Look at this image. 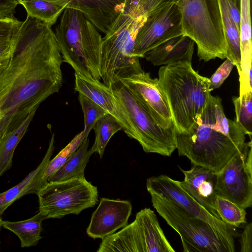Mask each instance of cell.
<instances>
[{
	"label": "cell",
	"instance_id": "obj_1",
	"mask_svg": "<svg viewBox=\"0 0 252 252\" xmlns=\"http://www.w3.org/2000/svg\"><path fill=\"white\" fill-rule=\"evenodd\" d=\"M63 62L51 27L27 16L13 34L10 61L0 73V132L17 127L60 91Z\"/></svg>",
	"mask_w": 252,
	"mask_h": 252
},
{
	"label": "cell",
	"instance_id": "obj_2",
	"mask_svg": "<svg viewBox=\"0 0 252 252\" xmlns=\"http://www.w3.org/2000/svg\"><path fill=\"white\" fill-rule=\"evenodd\" d=\"M175 132L179 156L216 172L244 145L247 135L235 120L226 117L221 98L211 94L189 131Z\"/></svg>",
	"mask_w": 252,
	"mask_h": 252
},
{
	"label": "cell",
	"instance_id": "obj_3",
	"mask_svg": "<svg viewBox=\"0 0 252 252\" xmlns=\"http://www.w3.org/2000/svg\"><path fill=\"white\" fill-rule=\"evenodd\" d=\"M110 87L115 118L127 136L138 141L146 153L170 156L176 149L174 124L168 125L120 81Z\"/></svg>",
	"mask_w": 252,
	"mask_h": 252
},
{
	"label": "cell",
	"instance_id": "obj_4",
	"mask_svg": "<svg viewBox=\"0 0 252 252\" xmlns=\"http://www.w3.org/2000/svg\"><path fill=\"white\" fill-rule=\"evenodd\" d=\"M158 75L175 131L188 132L208 102L211 91L209 78L200 75L191 63L187 62L161 66Z\"/></svg>",
	"mask_w": 252,
	"mask_h": 252
},
{
	"label": "cell",
	"instance_id": "obj_5",
	"mask_svg": "<svg viewBox=\"0 0 252 252\" xmlns=\"http://www.w3.org/2000/svg\"><path fill=\"white\" fill-rule=\"evenodd\" d=\"M54 33L63 62L75 73L100 81L102 37L85 15L65 8Z\"/></svg>",
	"mask_w": 252,
	"mask_h": 252
},
{
	"label": "cell",
	"instance_id": "obj_6",
	"mask_svg": "<svg viewBox=\"0 0 252 252\" xmlns=\"http://www.w3.org/2000/svg\"><path fill=\"white\" fill-rule=\"evenodd\" d=\"M183 34L197 47L200 60L226 58L227 42L220 0H177Z\"/></svg>",
	"mask_w": 252,
	"mask_h": 252
},
{
	"label": "cell",
	"instance_id": "obj_7",
	"mask_svg": "<svg viewBox=\"0 0 252 252\" xmlns=\"http://www.w3.org/2000/svg\"><path fill=\"white\" fill-rule=\"evenodd\" d=\"M153 207L180 235L184 252H234V241L168 200L151 193Z\"/></svg>",
	"mask_w": 252,
	"mask_h": 252
},
{
	"label": "cell",
	"instance_id": "obj_8",
	"mask_svg": "<svg viewBox=\"0 0 252 252\" xmlns=\"http://www.w3.org/2000/svg\"><path fill=\"white\" fill-rule=\"evenodd\" d=\"M97 252H174L154 211L145 208L134 221L102 239Z\"/></svg>",
	"mask_w": 252,
	"mask_h": 252
},
{
	"label": "cell",
	"instance_id": "obj_9",
	"mask_svg": "<svg viewBox=\"0 0 252 252\" xmlns=\"http://www.w3.org/2000/svg\"><path fill=\"white\" fill-rule=\"evenodd\" d=\"M156 10L152 0H125L122 11L102 38V52L118 62L134 59L136 36Z\"/></svg>",
	"mask_w": 252,
	"mask_h": 252
},
{
	"label": "cell",
	"instance_id": "obj_10",
	"mask_svg": "<svg viewBox=\"0 0 252 252\" xmlns=\"http://www.w3.org/2000/svg\"><path fill=\"white\" fill-rule=\"evenodd\" d=\"M39 210L44 220L78 215L98 202L97 187L85 179L48 182L38 192Z\"/></svg>",
	"mask_w": 252,
	"mask_h": 252
},
{
	"label": "cell",
	"instance_id": "obj_11",
	"mask_svg": "<svg viewBox=\"0 0 252 252\" xmlns=\"http://www.w3.org/2000/svg\"><path fill=\"white\" fill-rule=\"evenodd\" d=\"M216 190L218 195L244 209L252 206V139L217 172Z\"/></svg>",
	"mask_w": 252,
	"mask_h": 252
},
{
	"label": "cell",
	"instance_id": "obj_12",
	"mask_svg": "<svg viewBox=\"0 0 252 252\" xmlns=\"http://www.w3.org/2000/svg\"><path fill=\"white\" fill-rule=\"evenodd\" d=\"M146 188L149 193H154L168 200L190 214L206 221L223 236L234 241V227L214 217L197 203L182 187L179 181L162 174L148 178Z\"/></svg>",
	"mask_w": 252,
	"mask_h": 252
},
{
	"label": "cell",
	"instance_id": "obj_13",
	"mask_svg": "<svg viewBox=\"0 0 252 252\" xmlns=\"http://www.w3.org/2000/svg\"><path fill=\"white\" fill-rule=\"evenodd\" d=\"M183 34L182 16L176 2L169 4L149 15L138 32L134 52L139 58L172 38Z\"/></svg>",
	"mask_w": 252,
	"mask_h": 252
},
{
	"label": "cell",
	"instance_id": "obj_14",
	"mask_svg": "<svg viewBox=\"0 0 252 252\" xmlns=\"http://www.w3.org/2000/svg\"><path fill=\"white\" fill-rule=\"evenodd\" d=\"M132 208L128 200L101 198L87 228L88 235L102 239L115 233L127 224Z\"/></svg>",
	"mask_w": 252,
	"mask_h": 252
},
{
	"label": "cell",
	"instance_id": "obj_15",
	"mask_svg": "<svg viewBox=\"0 0 252 252\" xmlns=\"http://www.w3.org/2000/svg\"><path fill=\"white\" fill-rule=\"evenodd\" d=\"M120 81L168 125L174 124L167 99L161 90L158 78H152L143 70Z\"/></svg>",
	"mask_w": 252,
	"mask_h": 252
},
{
	"label": "cell",
	"instance_id": "obj_16",
	"mask_svg": "<svg viewBox=\"0 0 252 252\" xmlns=\"http://www.w3.org/2000/svg\"><path fill=\"white\" fill-rule=\"evenodd\" d=\"M179 168L184 175V180L180 181L182 187L197 203L220 220L215 208L218 196L217 172L210 168L193 164L188 170Z\"/></svg>",
	"mask_w": 252,
	"mask_h": 252
},
{
	"label": "cell",
	"instance_id": "obj_17",
	"mask_svg": "<svg viewBox=\"0 0 252 252\" xmlns=\"http://www.w3.org/2000/svg\"><path fill=\"white\" fill-rule=\"evenodd\" d=\"M65 3L66 8L81 12L98 31L105 34L123 7L125 0H45Z\"/></svg>",
	"mask_w": 252,
	"mask_h": 252
},
{
	"label": "cell",
	"instance_id": "obj_18",
	"mask_svg": "<svg viewBox=\"0 0 252 252\" xmlns=\"http://www.w3.org/2000/svg\"><path fill=\"white\" fill-rule=\"evenodd\" d=\"M194 44L190 38L182 34L148 51L143 58L156 66L184 62L191 63Z\"/></svg>",
	"mask_w": 252,
	"mask_h": 252
},
{
	"label": "cell",
	"instance_id": "obj_19",
	"mask_svg": "<svg viewBox=\"0 0 252 252\" xmlns=\"http://www.w3.org/2000/svg\"><path fill=\"white\" fill-rule=\"evenodd\" d=\"M54 138L53 134L46 153L37 167L18 185L6 191L0 193V216L15 201L26 194H37L39 190L48 183L43 180V176L54 151Z\"/></svg>",
	"mask_w": 252,
	"mask_h": 252
},
{
	"label": "cell",
	"instance_id": "obj_20",
	"mask_svg": "<svg viewBox=\"0 0 252 252\" xmlns=\"http://www.w3.org/2000/svg\"><path fill=\"white\" fill-rule=\"evenodd\" d=\"M240 38L241 50V70L239 73L240 88H252V44L250 11V0H241Z\"/></svg>",
	"mask_w": 252,
	"mask_h": 252
},
{
	"label": "cell",
	"instance_id": "obj_21",
	"mask_svg": "<svg viewBox=\"0 0 252 252\" xmlns=\"http://www.w3.org/2000/svg\"><path fill=\"white\" fill-rule=\"evenodd\" d=\"M75 75V91L88 97L115 117V99L110 87L100 81L77 73Z\"/></svg>",
	"mask_w": 252,
	"mask_h": 252
},
{
	"label": "cell",
	"instance_id": "obj_22",
	"mask_svg": "<svg viewBox=\"0 0 252 252\" xmlns=\"http://www.w3.org/2000/svg\"><path fill=\"white\" fill-rule=\"evenodd\" d=\"M89 140H85L48 182L66 181L72 179H85L84 171L91 155L94 153L88 149Z\"/></svg>",
	"mask_w": 252,
	"mask_h": 252
},
{
	"label": "cell",
	"instance_id": "obj_23",
	"mask_svg": "<svg viewBox=\"0 0 252 252\" xmlns=\"http://www.w3.org/2000/svg\"><path fill=\"white\" fill-rule=\"evenodd\" d=\"M44 220L43 216L39 212L24 220L11 222L1 220L0 225L19 237L22 247H29L35 246L41 239L42 222Z\"/></svg>",
	"mask_w": 252,
	"mask_h": 252
},
{
	"label": "cell",
	"instance_id": "obj_24",
	"mask_svg": "<svg viewBox=\"0 0 252 252\" xmlns=\"http://www.w3.org/2000/svg\"><path fill=\"white\" fill-rule=\"evenodd\" d=\"M35 112H32L17 127L3 135L0 142V176L11 167L14 151L26 133Z\"/></svg>",
	"mask_w": 252,
	"mask_h": 252
},
{
	"label": "cell",
	"instance_id": "obj_25",
	"mask_svg": "<svg viewBox=\"0 0 252 252\" xmlns=\"http://www.w3.org/2000/svg\"><path fill=\"white\" fill-rule=\"evenodd\" d=\"M19 3L24 7L27 16L40 21L51 27L56 23L67 6L65 3L45 0H19Z\"/></svg>",
	"mask_w": 252,
	"mask_h": 252
},
{
	"label": "cell",
	"instance_id": "obj_26",
	"mask_svg": "<svg viewBox=\"0 0 252 252\" xmlns=\"http://www.w3.org/2000/svg\"><path fill=\"white\" fill-rule=\"evenodd\" d=\"M223 25L227 42V56L236 66L238 73L241 70V50L240 33L232 19L224 0H220Z\"/></svg>",
	"mask_w": 252,
	"mask_h": 252
},
{
	"label": "cell",
	"instance_id": "obj_27",
	"mask_svg": "<svg viewBox=\"0 0 252 252\" xmlns=\"http://www.w3.org/2000/svg\"><path fill=\"white\" fill-rule=\"evenodd\" d=\"M93 129L95 132V140L91 149L94 153H97L102 158L111 138L122 128L116 118L107 113L96 121Z\"/></svg>",
	"mask_w": 252,
	"mask_h": 252
},
{
	"label": "cell",
	"instance_id": "obj_28",
	"mask_svg": "<svg viewBox=\"0 0 252 252\" xmlns=\"http://www.w3.org/2000/svg\"><path fill=\"white\" fill-rule=\"evenodd\" d=\"M215 210L220 220L233 227L246 222L245 209L230 200L218 195L215 202Z\"/></svg>",
	"mask_w": 252,
	"mask_h": 252
},
{
	"label": "cell",
	"instance_id": "obj_29",
	"mask_svg": "<svg viewBox=\"0 0 252 252\" xmlns=\"http://www.w3.org/2000/svg\"><path fill=\"white\" fill-rule=\"evenodd\" d=\"M236 114L235 121L246 132L252 135V92L232 97Z\"/></svg>",
	"mask_w": 252,
	"mask_h": 252
},
{
	"label": "cell",
	"instance_id": "obj_30",
	"mask_svg": "<svg viewBox=\"0 0 252 252\" xmlns=\"http://www.w3.org/2000/svg\"><path fill=\"white\" fill-rule=\"evenodd\" d=\"M78 99L84 115V128L83 130V141L88 138L91 130L96 121L108 112L88 97L79 94Z\"/></svg>",
	"mask_w": 252,
	"mask_h": 252
},
{
	"label": "cell",
	"instance_id": "obj_31",
	"mask_svg": "<svg viewBox=\"0 0 252 252\" xmlns=\"http://www.w3.org/2000/svg\"><path fill=\"white\" fill-rule=\"evenodd\" d=\"M82 136L83 131L76 135L54 158L48 161L43 176L45 182H48L49 179L77 150L83 142Z\"/></svg>",
	"mask_w": 252,
	"mask_h": 252
},
{
	"label": "cell",
	"instance_id": "obj_32",
	"mask_svg": "<svg viewBox=\"0 0 252 252\" xmlns=\"http://www.w3.org/2000/svg\"><path fill=\"white\" fill-rule=\"evenodd\" d=\"M234 66L235 65L232 61L226 59L209 78L210 89L211 91L221 86Z\"/></svg>",
	"mask_w": 252,
	"mask_h": 252
},
{
	"label": "cell",
	"instance_id": "obj_33",
	"mask_svg": "<svg viewBox=\"0 0 252 252\" xmlns=\"http://www.w3.org/2000/svg\"><path fill=\"white\" fill-rule=\"evenodd\" d=\"M22 23L14 16L0 19V43L11 40L15 30Z\"/></svg>",
	"mask_w": 252,
	"mask_h": 252
},
{
	"label": "cell",
	"instance_id": "obj_34",
	"mask_svg": "<svg viewBox=\"0 0 252 252\" xmlns=\"http://www.w3.org/2000/svg\"><path fill=\"white\" fill-rule=\"evenodd\" d=\"M241 252H252V223L247 224L241 235Z\"/></svg>",
	"mask_w": 252,
	"mask_h": 252
},
{
	"label": "cell",
	"instance_id": "obj_35",
	"mask_svg": "<svg viewBox=\"0 0 252 252\" xmlns=\"http://www.w3.org/2000/svg\"><path fill=\"white\" fill-rule=\"evenodd\" d=\"M19 0H0V19L14 16Z\"/></svg>",
	"mask_w": 252,
	"mask_h": 252
},
{
	"label": "cell",
	"instance_id": "obj_36",
	"mask_svg": "<svg viewBox=\"0 0 252 252\" xmlns=\"http://www.w3.org/2000/svg\"><path fill=\"white\" fill-rule=\"evenodd\" d=\"M10 59V48L9 51L3 56L0 58V73L8 65Z\"/></svg>",
	"mask_w": 252,
	"mask_h": 252
},
{
	"label": "cell",
	"instance_id": "obj_37",
	"mask_svg": "<svg viewBox=\"0 0 252 252\" xmlns=\"http://www.w3.org/2000/svg\"><path fill=\"white\" fill-rule=\"evenodd\" d=\"M11 40L0 43V58L5 55L10 50Z\"/></svg>",
	"mask_w": 252,
	"mask_h": 252
},
{
	"label": "cell",
	"instance_id": "obj_38",
	"mask_svg": "<svg viewBox=\"0 0 252 252\" xmlns=\"http://www.w3.org/2000/svg\"><path fill=\"white\" fill-rule=\"evenodd\" d=\"M234 4L236 5V6L238 7V8L240 10V3H241V0H231Z\"/></svg>",
	"mask_w": 252,
	"mask_h": 252
},
{
	"label": "cell",
	"instance_id": "obj_39",
	"mask_svg": "<svg viewBox=\"0 0 252 252\" xmlns=\"http://www.w3.org/2000/svg\"><path fill=\"white\" fill-rule=\"evenodd\" d=\"M3 134H0V142Z\"/></svg>",
	"mask_w": 252,
	"mask_h": 252
},
{
	"label": "cell",
	"instance_id": "obj_40",
	"mask_svg": "<svg viewBox=\"0 0 252 252\" xmlns=\"http://www.w3.org/2000/svg\"><path fill=\"white\" fill-rule=\"evenodd\" d=\"M1 221V218H0V226H1V225H0Z\"/></svg>",
	"mask_w": 252,
	"mask_h": 252
}]
</instances>
